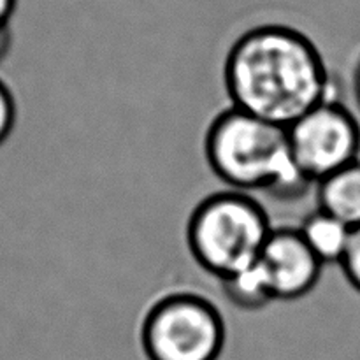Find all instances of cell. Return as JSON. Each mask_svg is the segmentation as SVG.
<instances>
[{"instance_id": "obj_1", "label": "cell", "mask_w": 360, "mask_h": 360, "mask_svg": "<svg viewBox=\"0 0 360 360\" xmlns=\"http://www.w3.org/2000/svg\"><path fill=\"white\" fill-rule=\"evenodd\" d=\"M224 86L232 108L285 129L333 98L320 49L301 30L281 23L253 27L232 42Z\"/></svg>"}, {"instance_id": "obj_2", "label": "cell", "mask_w": 360, "mask_h": 360, "mask_svg": "<svg viewBox=\"0 0 360 360\" xmlns=\"http://www.w3.org/2000/svg\"><path fill=\"white\" fill-rule=\"evenodd\" d=\"M202 151L207 167L229 190L292 200L313 186L292 160L287 129L232 105L213 116Z\"/></svg>"}, {"instance_id": "obj_3", "label": "cell", "mask_w": 360, "mask_h": 360, "mask_svg": "<svg viewBox=\"0 0 360 360\" xmlns=\"http://www.w3.org/2000/svg\"><path fill=\"white\" fill-rule=\"evenodd\" d=\"M273 229L266 207L252 193L221 190L192 210L186 248L204 273L221 281L259 260Z\"/></svg>"}, {"instance_id": "obj_4", "label": "cell", "mask_w": 360, "mask_h": 360, "mask_svg": "<svg viewBox=\"0 0 360 360\" xmlns=\"http://www.w3.org/2000/svg\"><path fill=\"white\" fill-rule=\"evenodd\" d=\"M227 341L220 308L193 290H171L144 309L139 343L146 360H218Z\"/></svg>"}, {"instance_id": "obj_5", "label": "cell", "mask_w": 360, "mask_h": 360, "mask_svg": "<svg viewBox=\"0 0 360 360\" xmlns=\"http://www.w3.org/2000/svg\"><path fill=\"white\" fill-rule=\"evenodd\" d=\"M292 160L315 186L320 179L360 160L357 115L338 98H327L287 127Z\"/></svg>"}, {"instance_id": "obj_6", "label": "cell", "mask_w": 360, "mask_h": 360, "mask_svg": "<svg viewBox=\"0 0 360 360\" xmlns=\"http://www.w3.org/2000/svg\"><path fill=\"white\" fill-rule=\"evenodd\" d=\"M259 262L266 271L274 301L287 302L311 294L323 269L297 227H274Z\"/></svg>"}, {"instance_id": "obj_7", "label": "cell", "mask_w": 360, "mask_h": 360, "mask_svg": "<svg viewBox=\"0 0 360 360\" xmlns=\"http://www.w3.org/2000/svg\"><path fill=\"white\" fill-rule=\"evenodd\" d=\"M315 200L316 210L347 227H360V160L315 183Z\"/></svg>"}, {"instance_id": "obj_8", "label": "cell", "mask_w": 360, "mask_h": 360, "mask_svg": "<svg viewBox=\"0 0 360 360\" xmlns=\"http://www.w3.org/2000/svg\"><path fill=\"white\" fill-rule=\"evenodd\" d=\"M297 229L306 245L323 266L341 262L352 234V229L343 221L315 210L302 220Z\"/></svg>"}, {"instance_id": "obj_9", "label": "cell", "mask_w": 360, "mask_h": 360, "mask_svg": "<svg viewBox=\"0 0 360 360\" xmlns=\"http://www.w3.org/2000/svg\"><path fill=\"white\" fill-rule=\"evenodd\" d=\"M220 285L225 299L243 311H259L274 301L267 274L259 260L224 278Z\"/></svg>"}, {"instance_id": "obj_10", "label": "cell", "mask_w": 360, "mask_h": 360, "mask_svg": "<svg viewBox=\"0 0 360 360\" xmlns=\"http://www.w3.org/2000/svg\"><path fill=\"white\" fill-rule=\"evenodd\" d=\"M18 104L9 84L0 77V146L9 139L16 127Z\"/></svg>"}, {"instance_id": "obj_11", "label": "cell", "mask_w": 360, "mask_h": 360, "mask_svg": "<svg viewBox=\"0 0 360 360\" xmlns=\"http://www.w3.org/2000/svg\"><path fill=\"white\" fill-rule=\"evenodd\" d=\"M340 267L350 287L360 294V227L352 229L350 241H348Z\"/></svg>"}, {"instance_id": "obj_12", "label": "cell", "mask_w": 360, "mask_h": 360, "mask_svg": "<svg viewBox=\"0 0 360 360\" xmlns=\"http://www.w3.org/2000/svg\"><path fill=\"white\" fill-rule=\"evenodd\" d=\"M18 0H0V28H7L11 23Z\"/></svg>"}, {"instance_id": "obj_13", "label": "cell", "mask_w": 360, "mask_h": 360, "mask_svg": "<svg viewBox=\"0 0 360 360\" xmlns=\"http://www.w3.org/2000/svg\"><path fill=\"white\" fill-rule=\"evenodd\" d=\"M352 97H354L355 108L360 112V56L352 69Z\"/></svg>"}, {"instance_id": "obj_14", "label": "cell", "mask_w": 360, "mask_h": 360, "mask_svg": "<svg viewBox=\"0 0 360 360\" xmlns=\"http://www.w3.org/2000/svg\"><path fill=\"white\" fill-rule=\"evenodd\" d=\"M11 42H13V37H11V28H0V62L7 56L11 49Z\"/></svg>"}]
</instances>
